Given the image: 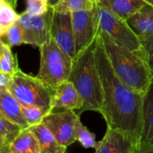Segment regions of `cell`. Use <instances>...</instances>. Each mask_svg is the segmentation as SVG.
I'll return each mask as SVG.
<instances>
[{"label": "cell", "instance_id": "ba28073f", "mask_svg": "<svg viewBox=\"0 0 153 153\" xmlns=\"http://www.w3.org/2000/svg\"><path fill=\"white\" fill-rule=\"evenodd\" d=\"M76 55L91 45L97 37L99 26L96 6L91 10L71 13Z\"/></svg>", "mask_w": 153, "mask_h": 153}, {"label": "cell", "instance_id": "f546056e", "mask_svg": "<svg viewBox=\"0 0 153 153\" xmlns=\"http://www.w3.org/2000/svg\"><path fill=\"white\" fill-rule=\"evenodd\" d=\"M7 145H8V142L7 141V140L3 136L0 135V151L7 149Z\"/></svg>", "mask_w": 153, "mask_h": 153}, {"label": "cell", "instance_id": "ffe728a7", "mask_svg": "<svg viewBox=\"0 0 153 153\" xmlns=\"http://www.w3.org/2000/svg\"><path fill=\"white\" fill-rule=\"evenodd\" d=\"M95 6L96 3L93 0H62L52 8L57 12L74 13L82 10H91Z\"/></svg>", "mask_w": 153, "mask_h": 153}, {"label": "cell", "instance_id": "44dd1931", "mask_svg": "<svg viewBox=\"0 0 153 153\" xmlns=\"http://www.w3.org/2000/svg\"><path fill=\"white\" fill-rule=\"evenodd\" d=\"M75 138L76 140L79 141L84 148H97L98 142L96 140V135L91 132L80 121L79 118L76 122L75 125Z\"/></svg>", "mask_w": 153, "mask_h": 153}, {"label": "cell", "instance_id": "d590c367", "mask_svg": "<svg viewBox=\"0 0 153 153\" xmlns=\"http://www.w3.org/2000/svg\"><path fill=\"white\" fill-rule=\"evenodd\" d=\"M0 153H10L9 151H7V149H5V150H2V151H0Z\"/></svg>", "mask_w": 153, "mask_h": 153}, {"label": "cell", "instance_id": "1f68e13d", "mask_svg": "<svg viewBox=\"0 0 153 153\" xmlns=\"http://www.w3.org/2000/svg\"><path fill=\"white\" fill-rule=\"evenodd\" d=\"M6 3H7L9 6H11L13 8H16V3H17V0H5Z\"/></svg>", "mask_w": 153, "mask_h": 153}, {"label": "cell", "instance_id": "3957f363", "mask_svg": "<svg viewBox=\"0 0 153 153\" xmlns=\"http://www.w3.org/2000/svg\"><path fill=\"white\" fill-rule=\"evenodd\" d=\"M96 44L97 39L83 51L76 55L68 79L74 84L84 102L79 115L86 111L100 113L102 107L103 88L95 55Z\"/></svg>", "mask_w": 153, "mask_h": 153}, {"label": "cell", "instance_id": "d6986e66", "mask_svg": "<svg viewBox=\"0 0 153 153\" xmlns=\"http://www.w3.org/2000/svg\"><path fill=\"white\" fill-rule=\"evenodd\" d=\"M19 68L16 56L13 54L11 47L0 38V71L14 75Z\"/></svg>", "mask_w": 153, "mask_h": 153}, {"label": "cell", "instance_id": "7a4b0ae2", "mask_svg": "<svg viewBox=\"0 0 153 153\" xmlns=\"http://www.w3.org/2000/svg\"><path fill=\"white\" fill-rule=\"evenodd\" d=\"M98 35L116 76L131 88L145 95L151 84L152 74L143 49L132 51L117 44L100 30Z\"/></svg>", "mask_w": 153, "mask_h": 153}, {"label": "cell", "instance_id": "4fadbf2b", "mask_svg": "<svg viewBox=\"0 0 153 153\" xmlns=\"http://www.w3.org/2000/svg\"><path fill=\"white\" fill-rule=\"evenodd\" d=\"M126 22L141 42L153 34V7L147 3Z\"/></svg>", "mask_w": 153, "mask_h": 153}, {"label": "cell", "instance_id": "6da1fadb", "mask_svg": "<svg viewBox=\"0 0 153 153\" xmlns=\"http://www.w3.org/2000/svg\"><path fill=\"white\" fill-rule=\"evenodd\" d=\"M95 55L103 88L100 114L107 128L117 130L140 144L144 95L123 82L113 70L97 34Z\"/></svg>", "mask_w": 153, "mask_h": 153}, {"label": "cell", "instance_id": "9c48e42d", "mask_svg": "<svg viewBox=\"0 0 153 153\" xmlns=\"http://www.w3.org/2000/svg\"><path fill=\"white\" fill-rule=\"evenodd\" d=\"M79 115L74 111L52 112L48 114L42 123L53 133L60 145L68 148L76 140L75 125Z\"/></svg>", "mask_w": 153, "mask_h": 153}, {"label": "cell", "instance_id": "7c38bea8", "mask_svg": "<svg viewBox=\"0 0 153 153\" xmlns=\"http://www.w3.org/2000/svg\"><path fill=\"white\" fill-rule=\"evenodd\" d=\"M83 104V99L74 84L69 80H66L55 89L51 113L79 111L82 108Z\"/></svg>", "mask_w": 153, "mask_h": 153}, {"label": "cell", "instance_id": "d6a6232c", "mask_svg": "<svg viewBox=\"0 0 153 153\" xmlns=\"http://www.w3.org/2000/svg\"><path fill=\"white\" fill-rule=\"evenodd\" d=\"M6 5H7V3H6L5 0H0V11L2 10V8H3Z\"/></svg>", "mask_w": 153, "mask_h": 153}, {"label": "cell", "instance_id": "d4e9b609", "mask_svg": "<svg viewBox=\"0 0 153 153\" xmlns=\"http://www.w3.org/2000/svg\"><path fill=\"white\" fill-rule=\"evenodd\" d=\"M7 39V43L12 47V46H18L24 43V38H23V30L21 26L16 23H15L13 25H11L7 31L6 32L4 35Z\"/></svg>", "mask_w": 153, "mask_h": 153}, {"label": "cell", "instance_id": "ac0fdd59", "mask_svg": "<svg viewBox=\"0 0 153 153\" xmlns=\"http://www.w3.org/2000/svg\"><path fill=\"white\" fill-rule=\"evenodd\" d=\"M97 4L107 7L114 14L126 20L144 7L147 2L144 0H102L100 3Z\"/></svg>", "mask_w": 153, "mask_h": 153}, {"label": "cell", "instance_id": "7402d4cb", "mask_svg": "<svg viewBox=\"0 0 153 153\" xmlns=\"http://www.w3.org/2000/svg\"><path fill=\"white\" fill-rule=\"evenodd\" d=\"M23 114L30 126L42 123L46 114L40 107L35 105H22Z\"/></svg>", "mask_w": 153, "mask_h": 153}, {"label": "cell", "instance_id": "83f0119b", "mask_svg": "<svg viewBox=\"0 0 153 153\" xmlns=\"http://www.w3.org/2000/svg\"><path fill=\"white\" fill-rule=\"evenodd\" d=\"M12 76L13 75L0 71V91L8 89V87L12 80Z\"/></svg>", "mask_w": 153, "mask_h": 153}, {"label": "cell", "instance_id": "8fae6325", "mask_svg": "<svg viewBox=\"0 0 153 153\" xmlns=\"http://www.w3.org/2000/svg\"><path fill=\"white\" fill-rule=\"evenodd\" d=\"M138 143L123 131L107 128L104 138L98 141L95 153H134Z\"/></svg>", "mask_w": 153, "mask_h": 153}, {"label": "cell", "instance_id": "e575fe53", "mask_svg": "<svg viewBox=\"0 0 153 153\" xmlns=\"http://www.w3.org/2000/svg\"><path fill=\"white\" fill-rule=\"evenodd\" d=\"M145 2H147L148 4H149V5H151L152 7H153V0H144Z\"/></svg>", "mask_w": 153, "mask_h": 153}, {"label": "cell", "instance_id": "836d02e7", "mask_svg": "<svg viewBox=\"0 0 153 153\" xmlns=\"http://www.w3.org/2000/svg\"><path fill=\"white\" fill-rule=\"evenodd\" d=\"M5 33H6V32H5L2 28H0V38H1L2 36H4Z\"/></svg>", "mask_w": 153, "mask_h": 153}, {"label": "cell", "instance_id": "9a60e30c", "mask_svg": "<svg viewBox=\"0 0 153 153\" xmlns=\"http://www.w3.org/2000/svg\"><path fill=\"white\" fill-rule=\"evenodd\" d=\"M140 145L153 146V84L151 83L143 98L142 131Z\"/></svg>", "mask_w": 153, "mask_h": 153}, {"label": "cell", "instance_id": "603a6c76", "mask_svg": "<svg viewBox=\"0 0 153 153\" xmlns=\"http://www.w3.org/2000/svg\"><path fill=\"white\" fill-rule=\"evenodd\" d=\"M21 130L22 128L20 126L4 117H0V135L3 136L8 143L17 136Z\"/></svg>", "mask_w": 153, "mask_h": 153}, {"label": "cell", "instance_id": "2e32d148", "mask_svg": "<svg viewBox=\"0 0 153 153\" xmlns=\"http://www.w3.org/2000/svg\"><path fill=\"white\" fill-rule=\"evenodd\" d=\"M7 150L10 153H41L38 139L30 127L22 129L17 136L8 143Z\"/></svg>", "mask_w": 153, "mask_h": 153}, {"label": "cell", "instance_id": "8992f818", "mask_svg": "<svg viewBox=\"0 0 153 153\" xmlns=\"http://www.w3.org/2000/svg\"><path fill=\"white\" fill-rule=\"evenodd\" d=\"M99 30L106 33L117 44L130 50L139 51L142 48L140 39L123 19L107 7L96 3Z\"/></svg>", "mask_w": 153, "mask_h": 153}, {"label": "cell", "instance_id": "52a82bcc", "mask_svg": "<svg viewBox=\"0 0 153 153\" xmlns=\"http://www.w3.org/2000/svg\"><path fill=\"white\" fill-rule=\"evenodd\" d=\"M53 8L50 9L41 16H31L25 12L19 15L17 24L23 30V38L25 44L42 46L51 39V20Z\"/></svg>", "mask_w": 153, "mask_h": 153}, {"label": "cell", "instance_id": "f1b7e54d", "mask_svg": "<svg viewBox=\"0 0 153 153\" xmlns=\"http://www.w3.org/2000/svg\"><path fill=\"white\" fill-rule=\"evenodd\" d=\"M134 153H153V146H144L140 145Z\"/></svg>", "mask_w": 153, "mask_h": 153}, {"label": "cell", "instance_id": "8d00e7d4", "mask_svg": "<svg viewBox=\"0 0 153 153\" xmlns=\"http://www.w3.org/2000/svg\"><path fill=\"white\" fill-rule=\"evenodd\" d=\"M93 1L95 2V3H100L102 0H93Z\"/></svg>", "mask_w": 153, "mask_h": 153}, {"label": "cell", "instance_id": "5bb4252c", "mask_svg": "<svg viewBox=\"0 0 153 153\" xmlns=\"http://www.w3.org/2000/svg\"><path fill=\"white\" fill-rule=\"evenodd\" d=\"M0 112L4 118L20 126L22 129L30 127L23 114L22 105L8 89L0 91Z\"/></svg>", "mask_w": 153, "mask_h": 153}, {"label": "cell", "instance_id": "5b68a950", "mask_svg": "<svg viewBox=\"0 0 153 153\" xmlns=\"http://www.w3.org/2000/svg\"><path fill=\"white\" fill-rule=\"evenodd\" d=\"M40 69L36 76L55 90L68 79L73 59L57 45L52 38L40 47Z\"/></svg>", "mask_w": 153, "mask_h": 153}, {"label": "cell", "instance_id": "277c9868", "mask_svg": "<svg viewBox=\"0 0 153 153\" xmlns=\"http://www.w3.org/2000/svg\"><path fill=\"white\" fill-rule=\"evenodd\" d=\"M8 90L22 105H35L46 114L51 112L55 90L45 85L37 76L28 75L19 68L13 76Z\"/></svg>", "mask_w": 153, "mask_h": 153}, {"label": "cell", "instance_id": "4316f807", "mask_svg": "<svg viewBox=\"0 0 153 153\" xmlns=\"http://www.w3.org/2000/svg\"><path fill=\"white\" fill-rule=\"evenodd\" d=\"M141 46L145 53V57L149 67L150 68L151 74L153 76V34L149 38L141 42Z\"/></svg>", "mask_w": 153, "mask_h": 153}, {"label": "cell", "instance_id": "4dcf8cb0", "mask_svg": "<svg viewBox=\"0 0 153 153\" xmlns=\"http://www.w3.org/2000/svg\"><path fill=\"white\" fill-rule=\"evenodd\" d=\"M49 1V5H50V7H56L58 4H59L62 0H48Z\"/></svg>", "mask_w": 153, "mask_h": 153}, {"label": "cell", "instance_id": "ab89813d", "mask_svg": "<svg viewBox=\"0 0 153 153\" xmlns=\"http://www.w3.org/2000/svg\"><path fill=\"white\" fill-rule=\"evenodd\" d=\"M63 153H68V152H67V151H65V152H63Z\"/></svg>", "mask_w": 153, "mask_h": 153}, {"label": "cell", "instance_id": "e0dca14e", "mask_svg": "<svg viewBox=\"0 0 153 153\" xmlns=\"http://www.w3.org/2000/svg\"><path fill=\"white\" fill-rule=\"evenodd\" d=\"M30 128L38 139L41 153H63L66 151L67 148L59 143L53 133L43 123L30 126Z\"/></svg>", "mask_w": 153, "mask_h": 153}, {"label": "cell", "instance_id": "30bf717a", "mask_svg": "<svg viewBox=\"0 0 153 153\" xmlns=\"http://www.w3.org/2000/svg\"><path fill=\"white\" fill-rule=\"evenodd\" d=\"M51 33L57 45L73 59L76 57V51L71 13H61L54 10Z\"/></svg>", "mask_w": 153, "mask_h": 153}, {"label": "cell", "instance_id": "74e56055", "mask_svg": "<svg viewBox=\"0 0 153 153\" xmlns=\"http://www.w3.org/2000/svg\"><path fill=\"white\" fill-rule=\"evenodd\" d=\"M151 83L153 84V76H152V79H151Z\"/></svg>", "mask_w": 153, "mask_h": 153}, {"label": "cell", "instance_id": "cb8c5ba5", "mask_svg": "<svg viewBox=\"0 0 153 153\" xmlns=\"http://www.w3.org/2000/svg\"><path fill=\"white\" fill-rule=\"evenodd\" d=\"M18 18L19 15L15 11V8L8 4L6 5L0 11V28L7 32L11 25L17 22Z\"/></svg>", "mask_w": 153, "mask_h": 153}, {"label": "cell", "instance_id": "f35d334b", "mask_svg": "<svg viewBox=\"0 0 153 153\" xmlns=\"http://www.w3.org/2000/svg\"><path fill=\"white\" fill-rule=\"evenodd\" d=\"M0 117H3V115H2V114H1V112H0Z\"/></svg>", "mask_w": 153, "mask_h": 153}, {"label": "cell", "instance_id": "484cf974", "mask_svg": "<svg viewBox=\"0 0 153 153\" xmlns=\"http://www.w3.org/2000/svg\"><path fill=\"white\" fill-rule=\"evenodd\" d=\"M48 0H26L25 13L31 16H41L50 9Z\"/></svg>", "mask_w": 153, "mask_h": 153}]
</instances>
